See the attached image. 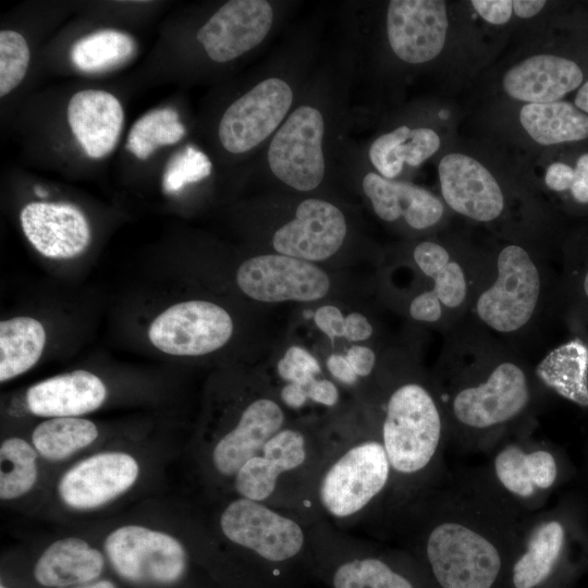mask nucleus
Here are the masks:
<instances>
[{"label": "nucleus", "mask_w": 588, "mask_h": 588, "mask_svg": "<svg viewBox=\"0 0 588 588\" xmlns=\"http://www.w3.org/2000/svg\"><path fill=\"white\" fill-rule=\"evenodd\" d=\"M225 499L209 530L220 588H294L314 576L315 522L265 502Z\"/></svg>", "instance_id": "1"}, {"label": "nucleus", "mask_w": 588, "mask_h": 588, "mask_svg": "<svg viewBox=\"0 0 588 588\" xmlns=\"http://www.w3.org/2000/svg\"><path fill=\"white\" fill-rule=\"evenodd\" d=\"M99 547L124 588H220L209 569L210 532L204 540H185L144 523H124Z\"/></svg>", "instance_id": "2"}, {"label": "nucleus", "mask_w": 588, "mask_h": 588, "mask_svg": "<svg viewBox=\"0 0 588 588\" xmlns=\"http://www.w3.org/2000/svg\"><path fill=\"white\" fill-rule=\"evenodd\" d=\"M391 473L381 440L329 441L301 514L335 528L354 525L383 492Z\"/></svg>", "instance_id": "3"}, {"label": "nucleus", "mask_w": 588, "mask_h": 588, "mask_svg": "<svg viewBox=\"0 0 588 588\" xmlns=\"http://www.w3.org/2000/svg\"><path fill=\"white\" fill-rule=\"evenodd\" d=\"M328 444L284 426L240 468L229 494L301 513Z\"/></svg>", "instance_id": "4"}, {"label": "nucleus", "mask_w": 588, "mask_h": 588, "mask_svg": "<svg viewBox=\"0 0 588 588\" xmlns=\"http://www.w3.org/2000/svg\"><path fill=\"white\" fill-rule=\"evenodd\" d=\"M441 418L429 392L417 383L399 387L389 397L381 441L391 470L413 476L428 466L439 445Z\"/></svg>", "instance_id": "5"}, {"label": "nucleus", "mask_w": 588, "mask_h": 588, "mask_svg": "<svg viewBox=\"0 0 588 588\" xmlns=\"http://www.w3.org/2000/svg\"><path fill=\"white\" fill-rule=\"evenodd\" d=\"M284 426V412L274 400L261 396L247 403L234 422L195 450L204 482L228 495L240 468Z\"/></svg>", "instance_id": "6"}, {"label": "nucleus", "mask_w": 588, "mask_h": 588, "mask_svg": "<svg viewBox=\"0 0 588 588\" xmlns=\"http://www.w3.org/2000/svg\"><path fill=\"white\" fill-rule=\"evenodd\" d=\"M139 458L126 450H102L73 462L59 476L56 499L72 513H93L118 502L138 483Z\"/></svg>", "instance_id": "7"}, {"label": "nucleus", "mask_w": 588, "mask_h": 588, "mask_svg": "<svg viewBox=\"0 0 588 588\" xmlns=\"http://www.w3.org/2000/svg\"><path fill=\"white\" fill-rule=\"evenodd\" d=\"M426 555L443 588H491L501 568L495 547L457 523H442L431 530Z\"/></svg>", "instance_id": "8"}, {"label": "nucleus", "mask_w": 588, "mask_h": 588, "mask_svg": "<svg viewBox=\"0 0 588 588\" xmlns=\"http://www.w3.org/2000/svg\"><path fill=\"white\" fill-rule=\"evenodd\" d=\"M314 530V576L327 588H415L405 575L335 527L316 522Z\"/></svg>", "instance_id": "9"}, {"label": "nucleus", "mask_w": 588, "mask_h": 588, "mask_svg": "<svg viewBox=\"0 0 588 588\" xmlns=\"http://www.w3.org/2000/svg\"><path fill=\"white\" fill-rule=\"evenodd\" d=\"M498 278L477 299L479 318L495 331L509 333L532 317L540 296V275L529 254L505 246L498 257Z\"/></svg>", "instance_id": "10"}, {"label": "nucleus", "mask_w": 588, "mask_h": 588, "mask_svg": "<svg viewBox=\"0 0 588 588\" xmlns=\"http://www.w3.org/2000/svg\"><path fill=\"white\" fill-rule=\"evenodd\" d=\"M324 119L311 106L296 108L278 128L267 152L271 172L290 187L308 192L322 181Z\"/></svg>", "instance_id": "11"}, {"label": "nucleus", "mask_w": 588, "mask_h": 588, "mask_svg": "<svg viewBox=\"0 0 588 588\" xmlns=\"http://www.w3.org/2000/svg\"><path fill=\"white\" fill-rule=\"evenodd\" d=\"M232 332L233 322L225 309L208 301H186L158 315L148 338L167 354L198 356L222 347Z\"/></svg>", "instance_id": "12"}, {"label": "nucleus", "mask_w": 588, "mask_h": 588, "mask_svg": "<svg viewBox=\"0 0 588 588\" xmlns=\"http://www.w3.org/2000/svg\"><path fill=\"white\" fill-rule=\"evenodd\" d=\"M293 102L291 86L269 77L242 95L223 113L218 135L231 154H244L262 143L282 123Z\"/></svg>", "instance_id": "13"}, {"label": "nucleus", "mask_w": 588, "mask_h": 588, "mask_svg": "<svg viewBox=\"0 0 588 588\" xmlns=\"http://www.w3.org/2000/svg\"><path fill=\"white\" fill-rule=\"evenodd\" d=\"M10 569L25 588L78 587L111 573L101 548L77 536L58 538Z\"/></svg>", "instance_id": "14"}, {"label": "nucleus", "mask_w": 588, "mask_h": 588, "mask_svg": "<svg viewBox=\"0 0 588 588\" xmlns=\"http://www.w3.org/2000/svg\"><path fill=\"white\" fill-rule=\"evenodd\" d=\"M236 282L247 296L260 302L316 301L330 287L328 275L317 266L282 254L245 260Z\"/></svg>", "instance_id": "15"}, {"label": "nucleus", "mask_w": 588, "mask_h": 588, "mask_svg": "<svg viewBox=\"0 0 588 588\" xmlns=\"http://www.w3.org/2000/svg\"><path fill=\"white\" fill-rule=\"evenodd\" d=\"M273 19L268 1H228L198 29L196 39L211 60L229 62L258 46L271 29Z\"/></svg>", "instance_id": "16"}, {"label": "nucleus", "mask_w": 588, "mask_h": 588, "mask_svg": "<svg viewBox=\"0 0 588 588\" xmlns=\"http://www.w3.org/2000/svg\"><path fill=\"white\" fill-rule=\"evenodd\" d=\"M449 22L441 0H392L387 13V33L392 51L401 60L425 63L443 49Z\"/></svg>", "instance_id": "17"}, {"label": "nucleus", "mask_w": 588, "mask_h": 588, "mask_svg": "<svg viewBox=\"0 0 588 588\" xmlns=\"http://www.w3.org/2000/svg\"><path fill=\"white\" fill-rule=\"evenodd\" d=\"M529 401L524 371L514 363L498 365L487 381L460 391L453 401L455 417L473 428H487L519 414Z\"/></svg>", "instance_id": "18"}, {"label": "nucleus", "mask_w": 588, "mask_h": 588, "mask_svg": "<svg viewBox=\"0 0 588 588\" xmlns=\"http://www.w3.org/2000/svg\"><path fill=\"white\" fill-rule=\"evenodd\" d=\"M345 235L342 211L329 201L308 198L298 205L295 218L275 231L272 244L279 254L318 261L334 255Z\"/></svg>", "instance_id": "19"}, {"label": "nucleus", "mask_w": 588, "mask_h": 588, "mask_svg": "<svg viewBox=\"0 0 588 588\" xmlns=\"http://www.w3.org/2000/svg\"><path fill=\"white\" fill-rule=\"evenodd\" d=\"M438 170L443 198L454 211L481 222L501 215L504 207L502 191L480 162L453 152L441 159Z\"/></svg>", "instance_id": "20"}, {"label": "nucleus", "mask_w": 588, "mask_h": 588, "mask_svg": "<svg viewBox=\"0 0 588 588\" xmlns=\"http://www.w3.org/2000/svg\"><path fill=\"white\" fill-rule=\"evenodd\" d=\"M20 221L29 243L48 258L75 257L90 242L84 213L70 204L29 203L22 209Z\"/></svg>", "instance_id": "21"}, {"label": "nucleus", "mask_w": 588, "mask_h": 588, "mask_svg": "<svg viewBox=\"0 0 588 588\" xmlns=\"http://www.w3.org/2000/svg\"><path fill=\"white\" fill-rule=\"evenodd\" d=\"M108 395L103 381L87 370L57 375L30 385L25 395L35 416L79 417L97 411Z\"/></svg>", "instance_id": "22"}, {"label": "nucleus", "mask_w": 588, "mask_h": 588, "mask_svg": "<svg viewBox=\"0 0 588 588\" xmlns=\"http://www.w3.org/2000/svg\"><path fill=\"white\" fill-rule=\"evenodd\" d=\"M68 122L77 142L90 158H102L115 147L124 121L123 108L106 90L84 89L68 105Z\"/></svg>", "instance_id": "23"}, {"label": "nucleus", "mask_w": 588, "mask_h": 588, "mask_svg": "<svg viewBox=\"0 0 588 588\" xmlns=\"http://www.w3.org/2000/svg\"><path fill=\"white\" fill-rule=\"evenodd\" d=\"M583 82V72L573 61L551 54L527 58L510 69L503 87L512 98L529 103L559 101Z\"/></svg>", "instance_id": "24"}, {"label": "nucleus", "mask_w": 588, "mask_h": 588, "mask_svg": "<svg viewBox=\"0 0 588 588\" xmlns=\"http://www.w3.org/2000/svg\"><path fill=\"white\" fill-rule=\"evenodd\" d=\"M363 191L376 215L388 222L404 217L411 228L422 230L436 224L443 215L442 203L427 189L375 172L364 176Z\"/></svg>", "instance_id": "25"}, {"label": "nucleus", "mask_w": 588, "mask_h": 588, "mask_svg": "<svg viewBox=\"0 0 588 588\" xmlns=\"http://www.w3.org/2000/svg\"><path fill=\"white\" fill-rule=\"evenodd\" d=\"M439 147L440 137L433 130L402 125L373 140L369 159L381 176L392 180L401 173L404 162L417 167Z\"/></svg>", "instance_id": "26"}, {"label": "nucleus", "mask_w": 588, "mask_h": 588, "mask_svg": "<svg viewBox=\"0 0 588 588\" xmlns=\"http://www.w3.org/2000/svg\"><path fill=\"white\" fill-rule=\"evenodd\" d=\"M519 121L538 144L553 145L588 137V115L566 101L527 103Z\"/></svg>", "instance_id": "27"}, {"label": "nucleus", "mask_w": 588, "mask_h": 588, "mask_svg": "<svg viewBox=\"0 0 588 588\" xmlns=\"http://www.w3.org/2000/svg\"><path fill=\"white\" fill-rule=\"evenodd\" d=\"M97 425L83 417H53L39 422L30 442L46 463L59 464L89 449L99 438Z\"/></svg>", "instance_id": "28"}, {"label": "nucleus", "mask_w": 588, "mask_h": 588, "mask_svg": "<svg viewBox=\"0 0 588 588\" xmlns=\"http://www.w3.org/2000/svg\"><path fill=\"white\" fill-rule=\"evenodd\" d=\"M495 474L512 493L530 497L536 489H547L556 478L554 457L547 451L525 453L516 445H509L494 460Z\"/></svg>", "instance_id": "29"}, {"label": "nucleus", "mask_w": 588, "mask_h": 588, "mask_svg": "<svg viewBox=\"0 0 588 588\" xmlns=\"http://www.w3.org/2000/svg\"><path fill=\"white\" fill-rule=\"evenodd\" d=\"M46 343L42 324L30 317L0 322V381L5 382L30 369Z\"/></svg>", "instance_id": "30"}, {"label": "nucleus", "mask_w": 588, "mask_h": 588, "mask_svg": "<svg viewBox=\"0 0 588 588\" xmlns=\"http://www.w3.org/2000/svg\"><path fill=\"white\" fill-rule=\"evenodd\" d=\"M588 347L579 340L552 351L538 366L537 373L563 397L588 406Z\"/></svg>", "instance_id": "31"}, {"label": "nucleus", "mask_w": 588, "mask_h": 588, "mask_svg": "<svg viewBox=\"0 0 588 588\" xmlns=\"http://www.w3.org/2000/svg\"><path fill=\"white\" fill-rule=\"evenodd\" d=\"M41 457L30 441L7 437L0 444V500L17 502L29 495L39 485Z\"/></svg>", "instance_id": "32"}, {"label": "nucleus", "mask_w": 588, "mask_h": 588, "mask_svg": "<svg viewBox=\"0 0 588 588\" xmlns=\"http://www.w3.org/2000/svg\"><path fill=\"white\" fill-rule=\"evenodd\" d=\"M564 542V529L558 522L538 526L531 534L527 551L513 568L515 588H534L551 573Z\"/></svg>", "instance_id": "33"}, {"label": "nucleus", "mask_w": 588, "mask_h": 588, "mask_svg": "<svg viewBox=\"0 0 588 588\" xmlns=\"http://www.w3.org/2000/svg\"><path fill=\"white\" fill-rule=\"evenodd\" d=\"M134 39L122 32L102 29L76 41L71 51L74 65L83 72H100L124 62L134 53Z\"/></svg>", "instance_id": "34"}, {"label": "nucleus", "mask_w": 588, "mask_h": 588, "mask_svg": "<svg viewBox=\"0 0 588 588\" xmlns=\"http://www.w3.org/2000/svg\"><path fill=\"white\" fill-rule=\"evenodd\" d=\"M30 59L25 38L15 30L0 32V96L12 91L24 78Z\"/></svg>", "instance_id": "35"}, {"label": "nucleus", "mask_w": 588, "mask_h": 588, "mask_svg": "<svg viewBox=\"0 0 588 588\" xmlns=\"http://www.w3.org/2000/svg\"><path fill=\"white\" fill-rule=\"evenodd\" d=\"M211 163L201 151L192 146L172 158L163 175L164 192L180 191L185 183L198 182L210 174Z\"/></svg>", "instance_id": "36"}, {"label": "nucleus", "mask_w": 588, "mask_h": 588, "mask_svg": "<svg viewBox=\"0 0 588 588\" xmlns=\"http://www.w3.org/2000/svg\"><path fill=\"white\" fill-rule=\"evenodd\" d=\"M279 376L289 382L298 383L308 391L309 385L320 373L316 358L299 346H291L277 365Z\"/></svg>", "instance_id": "37"}, {"label": "nucleus", "mask_w": 588, "mask_h": 588, "mask_svg": "<svg viewBox=\"0 0 588 588\" xmlns=\"http://www.w3.org/2000/svg\"><path fill=\"white\" fill-rule=\"evenodd\" d=\"M434 286L432 292L441 304L448 308H456L463 304L467 294V283L462 267L450 261L433 277Z\"/></svg>", "instance_id": "38"}, {"label": "nucleus", "mask_w": 588, "mask_h": 588, "mask_svg": "<svg viewBox=\"0 0 588 588\" xmlns=\"http://www.w3.org/2000/svg\"><path fill=\"white\" fill-rule=\"evenodd\" d=\"M414 259L426 275L433 277L450 262V255L443 246L426 241L415 247Z\"/></svg>", "instance_id": "39"}, {"label": "nucleus", "mask_w": 588, "mask_h": 588, "mask_svg": "<svg viewBox=\"0 0 588 588\" xmlns=\"http://www.w3.org/2000/svg\"><path fill=\"white\" fill-rule=\"evenodd\" d=\"M409 314L415 320L434 322L442 316L441 302L432 291L424 292L412 301Z\"/></svg>", "instance_id": "40"}, {"label": "nucleus", "mask_w": 588, "mask_h": 588, "mask_svg": "<svg viewBox=\"0 0 588 588\" xmlns=\"http://www.w3.org/2000/svg\"><path fill=\"white\" fill-rule=\"evenodd\" d=\"M470 3L477 13L491 24H504L512 16L511 0H473Z\"/></svg>", "instance_id": "41"}, {"label": "nucleus", "mask_w": 588, "mask_h": 588, "mask_svg": "<svg viewBox=\"0 0 588 588\" xmlns=\"http://www.w3.org/2000/svg\"><path fill=\"white\" fill-rule=\"evenodd\" d=\"M316 326L331 339L344 336L345 318L334 306H322L314 315Z\"/></svg>", "instance_id": "42"}, {"label": "nucleus", "mask_w": 588, "mask_h": 588, "mask_svg": "<svg viewBox=\"0 0 588 588\" xmlns=\"http://www.w3.org/2000/svg\"><path fill=\"white\" fill-rule=\"evenodd\" d=\"M345 357L357 377L370 375L376 363L373 351L362 345L352 346Z\"/></svg>", "instance_id": "43"}, {"label": "nucleus", "mask_w": 588, "mask_h": 588, "mask_svg": "<svg viewBox=\"0 0 588 588\" xmlns=\"http://www.w3.org/2000/svg\"><path fill=\"white\" fill-rule=\"evenodd\" d=\"M575 176V170L563 162H554L546 172L544 182L553 191L561 192L571 188Z\"/></svg>", "instance_id": "44"}, {"label": "nucleus", "mask_w": 588, "mask_h": 588, "mask_svg": "<svg viewBox=\"0 0 588 588\" xmlns=\"http://www.w3.org/2000/svg\"><path fill=\"white\" fill-rule=\"evenodd\" d=\"M308 400L328 407H333L339 402V390L336 385L327 379H316L309 385Z\"/></svg>", "instance_id": "45"}, {"label": "nucleus", "mask_w": 588, "mask_h": 588, "mask_svg": "<svg viewBox=\"0 0 588 588\" xmlns=\"http://www.w3.org/2000/svg\"><path fill=\"white\" fill-rule=\"evenodd\" d=\"M371 334L372 327L364 315L352 313L345 317L344 338L350 341H363Z\"/></svg>", "instance_id": "46"}, {"label": "nucleus", "mask_w": 588, "mask_h": 588, "mask_svg": "<svg viewBox=\"0 0 588 588\" xmlns=\"http://www.w3.org/2000/svg\"><path fill=\"white\" fill-rule=\"evenodd\" d=\"M329 372L341 383L353 385L357 382V376L353 371L345 356L332 354L327 360Z\"/></svg>", "instance_id": "47"}, {"label": "nucleus", "mask_w": 588, "mask_h": 588, "mask_svg": "<svg viewBox=\"0 0 588 588\" xmlns=\"http://www.w3.org/2000/svg\"><path fill=\"white\" fill-rule=\"evenodd\" d=\"M280 399L289 408H302L308 401L307 389L298 383H285L280 391Z\"/></svg>", "instance_id": "48"}, {"label": "nucleus", "mask_w": 588, "mask_h": 588, "mask_svg": "<svg viewBox=\"0 0 588 588\" xmlns=\"http://www.w3.org/2000/svg\"><path fill=\"white\" fill-rule=\"evenodd\" d=\"M544 4L543 0H515L513 10L517 16L528 19L539 13Z\"/></svg>", "instance_id": "49"}, {"label": "nucleus", "mask_w": 588, "mask_h": 588, "mask_svg": "<svg viewBox=\"0 0 588 588\" xmlns=\"http://www.w3.org/2000/svg\"><path fill=\"white\" fill-rule=\"evenodd\" d=\"M574 170L575 176L573 182H578L588 186V154H584L578 158Z\"/></svg>", "instance_id": "50"}, {"label": "nucleus", "mask_w": 588, "mask_h": 588, "mask_svg": "<svg viewBox=\"0 0 588 588\" xmlns=\"http://www.w3.org/2000/svg\"><path fill=\"white\" fill-rule=\"evenodd\" d=\"M575 106L588 113V81L579 88L575 97Z\"/></svg>", "instance_id": "51"}, {"label": "nucleus", "mask_w": 588, "mask_h": 588, "mask_svg": "<svg viewBox=\"0 0 588 588\" xmlns=\"http://www.w3.org/2000/svg\"><path fill=\"white\" fill-rule=\"evenodd\" d=\"M0 588H21L13 574L4 566L1 569Z\"/></svg>", "instance_id": "52"}, {"label": "nucleus", "mask_w": 588, "mask_h": 588, "mask_svg": "<svg viewBox=\"0 0 588 588\" xmlns=\"http://www.w3.org/2000/svg\"><path fill=\"white\" fill-rule=\"evenodd\" d=\"M179 121V113L170 108L162 109V123L170 124Z\"/></svg>", "instance_id": "53"}, {"label": "nucleus", "mask_w": 588, "mask_h": 588, "mask_svg": "<svg viewBox=\"0 0 588 588\" xmlns=\"http://www.w3.org/2000/svg\"><path fill=\"white\" fill-rule=\"evenodd\" d=\"M584 291H585L586 295L588 296V271H587L586 277L584 279Z\"/></svg>", "instance_id": "54"}, {"label": "nucleus", "mask_w": 588, "mask_h": 588, "mask_svg": "<svg viewBox=\"0 0 588 588\" xmlns=\"http://www.w3.org/2000/svg\"><path fill=\"white\" fill-rule=\"evenodd\" d=\"M35 192L40 197H45V195H46V193L44 191H41V188H35Z\"/></svg>", "instance_id": "55"}]
</instances>
